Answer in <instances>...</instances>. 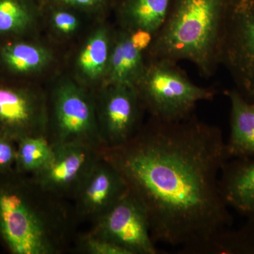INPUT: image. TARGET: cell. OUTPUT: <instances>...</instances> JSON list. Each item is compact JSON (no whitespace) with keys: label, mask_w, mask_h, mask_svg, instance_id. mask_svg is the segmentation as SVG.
Wrapping results in <instances>:
<instances>
[{"label":"cell","mask_w":254,"mask_h":254,"mask_svg":"<svg viewBox=\"0 0 254 254\" xmlns=\"http://www.w3.org/2000/svg\"><path fill=\"white\" fill-rule=\"evenodd\" d=\"M135 88L150 118L164 122L190 118L198 103L213 100L216 95L213 88L190 81L177 63L164 60H146Z\"/></svg>","instance_id":"5b68a950"},{"label":"cell","mask_w":254,"mask_h":254,"mask_svg":"<svg viewBox=\"0 0 254 254\" xmlns=\"http://www.w3.org/2000/svg\"><path fill=\"white\" fill-rule=\"evenodd\" d=\"M76 247L78 252L87 254H129L125 249L90 232L78 239Z\"/></svg>","instance_id":"603a6c76"},{"label":"cell","mask_w":254,"mask_h":254,"mask_svg":"<svg viewBox=\"0 0 254 254\" xmlns=\"http://www.w3.org/2000/svg\"><path fill=\"white\" fill-rule=\"evenodd\" d=\"M93 93L104 149L120 146L129 141L143 125L145 112L136 88L107 85Z\"/></svg>","instance_id":"9c48e42d"},{"label":"cell","mask_w":254,"mask_h":254,"mask_svg":"<svg viewBox=\"0 0 254 254\" xmlns=\"http://www.w3.org/2000/svg\"><path fill=\"white\" fill-rule=\"evenodd\" d=\"M90 232L129 254H158L143 205L128 189L118 203L93 222Z\"/></svg>","instance_id":"30bf717a"},{"label":"cell","mask_w":254,"mask_h":254,"mask_svg":"<svg viewBox=\"0 0 254 254\" xmlns=\"http://www.w3.org/2000/svg\"><path fill=\"white\" fill-rule=\"evenodd\" d=\"M221 64L237 90L254 103V0H232L227 16Z\"/></svg>","instance_id":"52a82bcc"},{"label":"cell","mask_w":254,"mask_h":254,"mask_svg":"<svg viewBox=\"0 0 254 254\" xmlns=\"http://www.w3.org/2000/svg\"><path fill=\"white\" fill-rule=\"evenodd\" d=\"M16 157V143L0 138V172L14 168Z\"/></svg>","instance_id":"cb8c5ba5"},{"label":"cell","mask_w":254,"mask_h":254,"mask_svg":"<svg viewBox=\"0 0 254 254\" xmlns=\"http://www.w3.org/2000/svg\"><path fill=\"white\" fill-rule=\"evenodd\" d=\"M53 146V156L50 163L31 176L47 191L64 199L73 198L103 150L80 143Z\"/></svg>","instance_id":"7c38bea8"},{"label":"cell","mask_w":254,"mask_h":254,"mask_svg":"<svg viewBox=\"0 0 254 254\" xmlns=\"http://www.w3.org/2000/svg\"><path fill=\"white\" fill-rule=\"evenodd\" d=\"M53 156V146L46 136L26 137L16 143L14 169L33 175L46 168Z\"/></svg>","instance_id":"44dd1931"},{"label":"cell","mask_w":254,"mask_h":254,"mask_svg":"<svg viewBox=\"0 0 254 254\" xmlns=\"http://www.w3.org/2000/svg\"><path fill=\"white\" fill-rule=\"evenodd\" d=\"M222 198L247 220H254V158H232L222 167L219 180Z\"/></svg>","instance_id":"5bb4252c"},{"label":"cell","mask_w":254,"mask_h":254,"mask_svg":"<svg viewBox=\"0 0 254 254\" xmlns=\"http://www.w3.org/2000/svg\"><path fill=\"white\" fill-rule=\"evenodd\" d=\"M230 104V133L227 149L232 158H254V103L235 88L225 92Z\"/></svg>","instance_id":"ac0fdd59"},{"label":"cell","mask_w":254,"mask_h":254,"mask_svg":"<svg viewBox=\"0 0 254 254\" xmlns=\"http://www.w3.org/2000/svg\"><path fill=\"white\" fill-rule=\"evenodd\" d=\"M64 54L43 35L0 42V78L48 82L63 71Z\"/></svg>","instance_id":"ba28073f"},{"label":"cell","mask_w":254,"mask_h":254,"mask_svg":"<svg viewBox=\"0 0 254 254\" xmlns=\"http://www.w3.org/2000/svg\"><path fill=\"white\" fill-rule=\"evenodd\" d=\"M43 6H61L87 15L93 20L108 18L113 0H41Z\"/></svg>","instance_id":"7402d4cb"},{"label":"cell","mask_w":254,"mask_h":254,"mask_svg":"<svg viewBox=\"0 0 254 254\" xmlns=\"http://www.w3.org/2000/svg\"><path fill=\"white\" fill-rule=\"evenodd\" d=\"M77 218L65 199L14 168L0 172V243L13 254H59Z\"/></svg>","instance_id":"7a4b0ae2"},{"label":"cell","mask_w":254,"mask_h":254,"mask_svg":"<svg viewBox=\"0 0 254 254\" xmlns=\"http://www.w3.org/2000/svg\"><path fill=\"white\" fill-rule=\"evenodd\" d=\"M41 0H0V42L43 35Z\"/></svg>","instance_id":"2e32d148"},{"label":"cell","mask_w":254,"mask_h":254,"mask_svg":"<svg viewBox=\"0 0 254 254\" xmlns=\"http://www.w3.org/2000/svg\"><path fill=\"white\" fill-rule=\"evenodd\" d=\"M186 254H254V220H247L237 230H222Z\"/></svg>","instance_id":"ffe728a7"},{"label":"cell","mask_w":254,"mask_h":254,"mask_svg":"<svg viewBox=\"0 0 254 254\" xmlns=\"http://www.w3.org/2000/svg\"><path fill=\"white\" fill-rule=\"evenodd\" d=\"M128 190L125 177L103 152L73 197L75 213L78 218L95 221Z\"/></svg>","instance_id":"4fadbf2b"},{"label":"cell","mask_w":254,"mask_h":254,"mask_svg":"<svg viewBox=\"0 0 254 254\" xmlns=\"http://www.w3.org/2000/svg\"><path fill=\"white\" fill-rule=\"evenodd\" d=\"M232 0H172L166 19L145 54L146 60L193 64L202 76L221 64L222 44Z\"/></svg>","instance_id":"3957f363"},{"label":"cell","mask_w":254,"mask_h":254,"mask_svg":"<svg viewBox=\"0 0 254 254\" xmlns=\"http://www.w3.org/2000/svg\"><path fill=\"white\" fill-rule=\"evenodd\" d=\"M48 94L41 83L0 78V138L17 143L48 133Z\"/></svg>","instance_id":"8992f818"},{"label":"cell","mask_w":254,"mask_h":254,"mask_svg":"<svg viewBox=\"0 0 254 254\" xmlns=\"http://www.w3.org/2000/svg\"><path fill=\"white\" fill-rule=\"evenodd\" d=\"M47 138L52 145L80 143L104 150L100 137L94 93L66 71L48 82Z\"/></svg>","instance_id":"277c9868"},{"label":"cell","mask_w":254,"mask_h":254,"mask_svg":"<svg viewBox=\"0 0 254 254\" xmlns=\"http://www.w3.org/2000/svg\"><path fill=\"white\" fill-rule=\"evenodd\" d=\"M115 26L108 18L92 23L64 54L63 70L80 85L94 92L104 84Z\"/></svg>","instance_id":"8fae6325"},{"label":"cell","mask_w":254,"mask_h":254,"mask_svg":"<svg viewBox=\"0 0 254 254\" xmlns=\"http://www.w3.org/2000/svg\"><path fill=\"white\" fill-rule=\"evenodd\" d=\"M172 0H113L117 27L156 34L162 27Z\"/></svg>","instance_id":"e0dca14e"},{"label":"cell","mask_w":254,"mask_h":254,"mask_svg":"<svg viewBox=\"0 0 254 254\" xmlns=\"http://www.w3.org/2000/svg\"><path fill=\"white\" fill-rule=\"evenodd\" d=\"M103 154L143 205L155 243L186 254L231 227L219 185L230 158L219 127L194 114L178 122L150 118L129 141Z\"/></svg>","instance_id":"6da1fadb"},{"label":"cell","mask_w":254,"mask_h":254,"mask_svg":"<svg viewBox=\"0 0 254 254\" xmlns=\"http://www.w3.org/2000/svg\"><path fill=\"white\" fill-rule=\"evenodd\" d=\"M145 65V52L135 45L129 31L115 26L103 86L123 85L135 88L144 71Z\"/></svg>","instance_id":"9a60e30c"},{"label":"cell","mask_w":254,"mask_h":254,"mask_svg":"<svg viewBox=\"0 0 254 254\" xmlns=\"http://www.w3.org/2000/svg\"><path fill=\"white\" fill-rule=\"evenodd\" d=\"M43 7V35L62 49L73 46L86 33L92 23L98 21L68 8Z\"/></svg>","instance_id":"d6986e66"}]
</instances>
